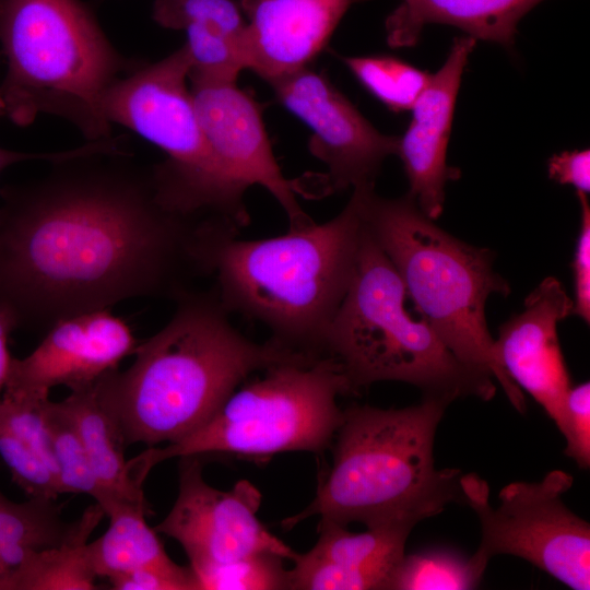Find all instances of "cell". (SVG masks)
<instances>
[{"label":"cell","mask_w":590,"mask_h":590,"mask_svg":"<svg viewBox=\"0 0 590 590\" xmlns=\"http://www.w3.org/2000/svg\"><path fill=\"white\" fill-rule=\"evenodd\" d=\"M80 146L57 152H20L0 148V174L11 165L26 161H46L52 163L75 154Z\"/></svg>","instance_id":"836d02e7"},{"label":"cell","mask_w":590,"mask_h":590,"mask_svg":"<svg viewBox=\"0 0 590 590\" xmlns=\"http://www.w3.org/2000/svg\"><path fill=\"white\" fill-rule=\"evenodd\" d=\"M353 191L365 227L393 264L414 309L460 362L497 380L510 404L524 413V394L500 365L486 324L487 298L510 294L509 283L494 271V253L437 226L408 193L386 199L375 187Z\"/></svg>","instance_id":"5b68a950"},{"label":"cell","mask_w":590,"mask_h":590,"mask_svg":"<svg viewBox=\"0 0 590 590\" xmlns=\"http://www.w3.org/2000/svg\"><path fill=\"white\" fill-rule=\"evenodd\" d=\"M486 567L447 548L404 554L388 590H467L480 585Z\"/></svg>","instance_id":"cb8c5ba5"},{"label":"cell","mask_w":590,"mask_h":590,"mask_svg":"<svg viewBox=\"0 0 590 590\" xmlns=\"http://www.w3.org/2000/svg\"><path fill=\"white\" fill-rule=\"evenodd\" d=\"M558 430L566 440L565 455L576 464L588 470L590 467V384L585 381L571 386L567 392L563 422Z\"/></svg>","instance_id":"f1b7e54d"},{"label":"cell","mask_w":590,"mask_h":590,"mask_svg":"<svg viewBox=\"0 0 590 590\" xmlns=\"http://www.w3.org/2000/svg\"><path fill=\"white\" fill-rule=\"evenodd\" d=\"M278 101L311 131L308 149L328 169L329 192L375 187L399 137L379 132L324 75L308 67L270 84Z\"/></svg>","instance_id":"7c38bea8"},{"label":"cell","mask_w":590,"mask_h":590,"mask_svg":"<svg viewBox=\"0 0 590 590\" xmlns=\"http://www.w3.org/2000/svg\"><path fill=\"white\" fill-rule=\"evenodd\" d=\"M60 515L56 500L14 503L0 491V590H12L16 575L34 555L68 536L72 523Z\"/></svg>","instance_id":"7402d4cb"},{"label":"cell","mask_w":590,"mask_h":590,"mask_svg":"<svg viewBox=\"0 0 590 590\" xmlns=\"http://www.w3.org/2000/svg\"><path fill=\"white\" fill-rule=\"evenodd\" d=\"M350 393L347 378L330 356L279 364L235 390L198 430L163 448L148 447L129 464L148 476L154 465L175 457L320 453L343 421L338 398Z\"/></svg>","instance_id":"ba28073f"},{"label":"cell","mask_w":590,"mask_h":590,"mask_svg":"<svg viewBox=\"0 0 590 590\" xmlns=\"http://www.w3.org/2000/svg\"><path fill=\"white\" fill-rule=\"evenodd\" d=\"M548 177L560 184L571 185L577 191H590V151L574 150L554 154L547 163Z\"/></svg>","instance_id":"1f68e13d"},{"label":"cell","mask_w":590,"mask_h":590,"mask_svg":"<svg viewBox=\"0 0 590 590\" xmlns=\"http://www.w3.org/2000/svg\"><path fill=\"white\" fill-rule=\"evenodd\" d=\"M543 0H401L385 27L392 48L415 46L428 24H447L474 39L510 47L519 21Z\"/></svg>","instance_id":"d6986e66"},{"label":"cell","mask_w":590,"mask_h":590,"mask_svg":"<svg viewBox=\"0 0 590 590\" xmlns=\"http://www.w3.org/2000/svg\"><path fill=\"white\" fill-rule=\"evenodd\" d=\"M361 85L389 110H411L432 74L391 55L342 58Z\"/></svg>","instance_id":"484cf974"},{"label":"cell","mask_w":590,"mask_h":590,"mask_svg":"<svg viewBox=\"0 0 590 590\" xmlns=\"http://www.w3.org/2000/svg\"><path fill=\"white\" fill-rule=\"evenodd\" d=\"M152 16L165 28L211 26L241 39L247 24L232 0H155Z\"/></svg>","instance_id":"83f0119b"},{"label":"cell","mask_w":590,"mask_h":590,"mask_svg":"<svg viewBox=\"0 0 590 590\" xmlns=\"http://www.w3.org/2000/svg\"><path fill=\"white\" fill-rule=\"evenodd\" d=\"M1 117H5V109H4V105H3V102L0 97V118Z\"/></svg>","instance_id":"e575fe53"},{"label":"cell","mask_w":590,"mask_h":590,"mask_svg":"<svg viewBox=\"0 0 590 590\" xmlns=\"http://www.w3.org/2000/svg\"><path fill=\"white\" fill-rule=\"evenodd\" d=\"M581 206V226L573 259L574 298L571 314L590 321V206L586 193L577 191Z\"/></svg>","instance_id":"f546056e"},{"label":"cell","mask_w":590,"mask_h":590,"mask_svg":"<svg viewBox=\"0 0 590 590\" xmlns=\"http://www.w3.org/2000/svg\"><path fill=\"white\" fill-rule=\"evenodd\" d=\"M0 84L5 117L20 127L39 115L72 123L86 141L111 137L107 90L139 63L110 43L81 0H0Z\"/></svg>","instance_id":"8992f818"},{"label":"cell","mask_w":590,"mask_h":590,"mask_svg":"<svg viewBox=\"0 0 590 590\" xmlns=\"http://www.w3.org/2000/svg\"><path fill=\"white\" fill-rule=\"evenodd\" d=\"M460 483L464 504L480 521L481 541L472 556L481 565L512 555L571 589H590V524L563 500L574 483L569 473L553 470L538 482H511L499 492L497 507L477 474H462Z\"/></svg>","instance_id":"30bf717a"},{"label":"cell","mask_w":590,"mask_h":590,"mask_svg":"<svg viewBox=\"0 0 590 590\" xmlns=\"http://www.w3.org/2000/svg\"><path fill=\"white\" fill-rule=\"evenodd\" d=\"M108 581L114 590H199L190 566L178 569L140 568L114 576Z\"/></svg>","instance_id":"4dcf8cb0"},{"label":"cell","mask_w":590,"mask_h":590,"mask_svg":"<svg viewBox=\"0 0 590 590\" xmlns=\"http://www.w3.org/2000/svg\"><path fill=\"white\" fill-rule=\"evenodd\" d=\"M318 531L314 547L293 560L290 589L388 590L412 529L385 526L351 532L345 526L319 521Z\"/></svg>","instance_id":"ac0fdd59"},{"label":"cell","mask_w":590,"mask_h":590,"mask_svg":"<svg viewBox=\"0 0 590 590\" xmlns=\"http://www.w3.org/2000/svg\"><path fill=\"white\" fill-rule=\"evenodd\" d=\"M404 284L363 222L347 292L329 328L324 353L341 366L353 392L379 381H401L423 397L453 402L494 398L489 375L460 362L429 323L409 310Z\"/></svg>","instance_id":"52a82bcc"},{"label":"cell","mask_w":590,"mask_h":590,"mask_svg":"<svg viewBox=\"0 0 590 590\" xmlns=\"http://www.w3.org/2000/svg\"><path fill=\"white\" fill-rule=\"evenodd\" d=\"M46 421L50 433L61 494H87L105 510L118 499L99 484L72 417L60 402L46 403Z\"/></svg>","instance_id":"d4e9b609"},{"label":"cell","mask_w":590,"mask_h":590,"mask_svg":"<svg viewBox=\"0 0 590 590\" xmlns=\"http://www.w3.org/2000/svg\"><path fill=\"white\" fill-rule=\"evenodd\" d=\"M284 558L258 553L212 567L196 576L199 590H276L290 589V574Z\"/></svg>","instance_id":"4316f807"},{"label":"cell","mask_w":590,"mask_h":590,"mask_svg":"<svg viewBox=\"0 0 590 590\" xmlns=\"http://www.w3.org/2000/svg\"><path fill=\"white\" fill-rule=\"evenodd\" d=\"M94 385L70 391L61 403L75 424L92 469L104 489L115 499L148 505L143 484L131 474L123 458V440L102 408Z\"/></svg>","instance_id":"ffe728a7"},{"label":"cell","mask_w":590,"mask_h":590,"mask_svg":"<svg viewBox=\"0 0 590 590\" xmlns=\"http://www.w3.org/2000/svg\"><path fill=\"white\" fill-rule=\"evenodd\" d=\"M139 341L110 308L63 318L52 324L26 357H13L4 391L49 397L54 387L70 391L94 385L133 355Z\"/></svg>","instance_id":"5bb4252c"},{"label":"cell","mask_w":590,"mask_h":590,"mask_svg":"<svg viewBox=\"0 0 590 590\" xmlns=\"http://www.w3.org/2000/svg\"><path fill=\"white\" fill-rule=\"evenodd\" d=\"M175 303L167 324L139 342L132 365L94 385L125 446L179 441L202 427L250 374L317 357L245 337L214 286L194 288Z\"/></svg>","instance_id":"7a4b0ae2"},{"label":"cell","mask_w":590,"mask_h":590,"mask_svg":"<svg viewBox=\"0 0 590 590\" xmlns=\"http://www.w3.org/2000/svg\"><path fill=\"white\" fill-rule=\"evenodd\" d=\"M475 44L469 35L453 39L444 64L432 74L410 110L412 118L405 132L399 137L397 155L409 181L408 194L434 221L444 210L446 184L461 176L460 169L448 166L447 148L462 74Z\"/></svg>","instance_id":"2e32d148"},{"label":"cell","mask_w":590,"mask_h":590,"mask_svg":"<svg viewBox=\"0 0 590 590\" xmlns=\"http://www.w3.org/2000/svg\"><path fill=\"white\" fill-rule=\"evenodd\" d=\"M190 90L203 135L223 169L240 187L259 185L284 210L290 226L300 228L315 221L296 198L272 151L259 103L236 81H190Z\"/></svg>","instance_id":"4fadbf2b"},{"label":"cell","mask_w":590,"mask_h":590,"mask_svg":"<svg viewBox=\"0 0 590 590\" xmlns=\"http://www.w3.org/2000/svg\"><path fill=\"white\" fill-rule=\"evenodd\" d=\"M261 497L247 480L228 491L209 485L198 456L181 457L177 499L154 529L182 546L194 575L258 553L294 560L298 553L258 519Z\"/></svg>","instance_id":"8fae6325"},{"label":"cell","mask_w":590,"mask_h":590,"mask_svg":"<svg viewBox=\"0 0 590 590\" xmlns=\"http://www.w3.org/2000/svg\"><path fill=\"white\" fill-rule=\"evenodd\" d=\"M17 329L13 315L0 305V400L5 389L13 357L8 347L9 335Z\"/></svg>","instance_id":"d6a6232c"},{"label":"cell","mask_w":590,"mask_h":590,"mask_svg":"<svg viewBox=\"0 0 590 590\" xmlns=\"http://www.w3.org/2000/svg\"><path fill=\"white\" fill-rule=\"evenodd\" d=\"M149 506L125 500L114 502L105 511L109 527L86 545L97 578L109 579L131 570L155 567L178 569L167 555L154 528L146 520Z\"/></svg>","instance_id":"44dd1931"},{"label":"cell","mask_w":590,"mask_h":590,"mask_svg":"<svg viewBox=\"0 0 590 590\" xmlns=\"http://www.w3.org/2000/svg\"><path fill=\"white\" fill-rule=\"evenodd\" d=\"M362 233L353 191L326 223L272 238L228 239L214 260L213 286L229 314L264 324L285 347L326 356L327 334L352 280Z\"/></svg>","instance_id":"277c9868"},{"label":"cell","mask_w":590,"mask_h":590,"mask_svg":"<svg viewBox=\"0 0 590 590\" xmlns=\"http://www.w3.org/2000/svg\"><path fill=\"white\" fill-rule=\"evenodd\" d=\"M190 60L182 45L153 63L138 64L105 93L106 121L120 125L160 148L162 167L196 210L249 224L240 187L213 155L201 130L188 80Z\"/></svg>","instance_id":"9c48e42d"},{"label":"cell","mask_w":590,"mask_h":590,"mask_svg":"<svg viewBox=\"0 0 590 590\" xmlns=\"http://www.w3.org/2000/svg\"><path fill=\"white\" fill-rule=\"evenodd\" d=\"M523 304L521 312L500 326L494 340L496 355L512 382L529 393L559 428L571 382L557 324L571 315L573 298L560 281L547 276Z\"/></svg>","instance_id":"9a60e30c"},{"label":"cell","mask_w":590,"mask_h":590,"mask_svg":"<svg viewBox=\"0 0 590 590\" xmlns=\"http://www.w3.org/2000/svg\"><path fill=\"white\" fill-rule=\"evenodd\" d=\"M44 176L0 188V305L17 329L138 297L176 302L213 276L240 227L190 210L125 139L87 141Z\"/></svg>","instance_id":"6da1fadb"},{"label":"cell","mask_w":590,"mask_h":590,"mask_svg":"<svg viewBox=\"0 0 590 590\" xmlns=\"http://www.w3.org/2000/svg\"><path fill=\"white\" fill-rule=\"evenodd\" d=\"M447 400L423 397L403 409L352 405L334 436L333 462L311 503L282 521L292 529L310 517L366 528H413L463 503L462 473L436 469L434 441Z\"/></svg>","instance_id":"3957f363"},{"label":"cell","mask_w":590,"mask_h":590,"mask_svg":"<svg viewBox=\"0 0 590 590\" xmlns=\"http://www.w3.org/2000/svg\"><path fill=\"white\" fill-rule=\"evenodd\" d=\"M105 516L96 503L74 521L59 544L38 552L16 575L12 590H94L97 576L87 555L91 533Z\"/></svg>","instance_id":"603a6c76"},{"label":"cell","mask_w":590,"mask_h":590,"mask_svg":"<svg viewBox=\"0 0 590 590\" xmlns=\"http://www.w3.org/2000/svg\"><path fill=\"white\" fill-rule=\"evenodd\" d=\"M352 0H243L245 68L269 84L307 68Z\"/></svg>","instance_id":"e0dca14e"}]
</instances>
